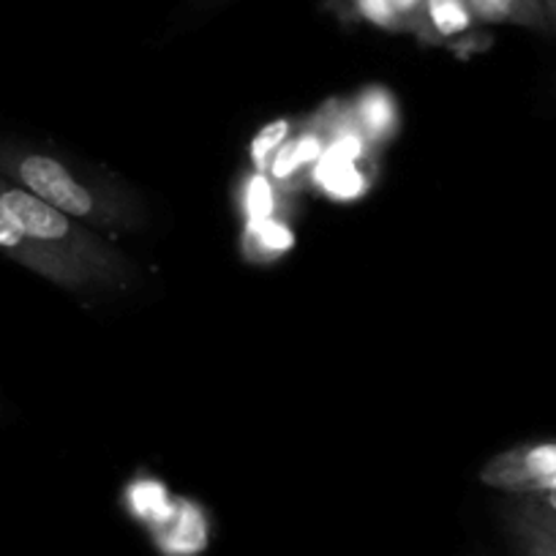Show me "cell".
Segmentation results:
<instances>
[{
	"label": "cell",
	"mask_w": 556,
	"mask_h": 556,
	"mask_svg": "<svg viewBox=\"0 0 556 556\" xmlns=\"http://www.w3.org/2000/svg\"><path fill=\"white\" fill-rule=\"evenodd\" d=\"M0 178L12 180L85 227L131 229L146 222V211L137 197L123 189L88 184L61 159L34 148L0 142Z\"/></svg>",
	"instance_id": "obj_1"
},
{
	"label": "cell",
	"mask_w": 556,
	"mask_h": 556,
	"mask_svg": "<svg viewBox=\"0 0 556 556\" xmlns=\"http://www.w3.org/2000/svg\"><path fill=\"white\" fill-rule=\"evenodd\" d=\"M0 202L9 207L14 222L25 232L34 235L36 240L90 265L96 273L104 276V281L110 287H126L128 273H131L128 260L115 245H110L104 238L93 235V229L85 227L83 222L66 216L58 207L47 205L45 200L34 197L30 191L20 189V186H14L7 178H0Z\"/></svg>",
	"instance_id": "obj_2"
},
{
	"label": "cell",
	"mask_w": 556,
	"mask_h": 556,
	"mask_svg": "<svg viewBox=\"0 0 556 556\" xmlns=\"http://www.w3.org/2000/svg\"><path fill=\"white\" fill-rule=\"evenodd\" d=\"M0 254L28 267L36 276L47 278L63 290H88V287H110L101 273L52 245L41 243L34 235L25 232L9 207L0 202Z\"/></svg>",
	"instance_id": "obj_3"
},
{
	"label": "cell",
	"mask_w": 556,
	"mask_h": 556,
	"mask_svg": "<svg viewBox=\"0 0 556 556\" xmlns=\"http://www.w3.org/2000/svg\"><path fill=\"white\" fill-rule=\"evenodd\" d=\"M480 480L489 489L505 491L513 496H534L556 491V440L529 442L496 453L483 469Z\"/></svg>",
	"instance_id": "obj_4"
},
{
	"label": "cell",
	"mask_w": 556,
	"mask_h": 556,
	"mask_svg": "<svg viewBox=\"0 0 556 556\" xmlns=\"http://www.w3.org/2000/svg\"><path fill=\"white\" fill-rule=\"evenodd\" d=\"M475 25L478 20L469 12L467 0H426L415 36L424 41H456L458 36H467Z\"/></svg>",
	"instance_id": "obj_5"
},
{
	"label": "cell",
	"mask_w": 556,
	"mask_h": 556,
	"mask_svg": "<svg viewBox=\"0 0 556 556\" xmlns=\"http://www.w3.org/2000/svg\"><path fill=\"white\" fill-rule=\"evenodd\" d=\"M469 12L478 23L523 25V28H551L543 3L534 0H467Z\"/></svg>",
	"instance_id": "obj_6"
},
{
	"label": "cell",
	"mask_w": 556,
	"mask_h": 556,
	"mask_svg": "<svg viewBox=\"0 0 556 556\" xmlns=\"http://www.w3.org/2000/svg\"><path fill=\"white\" fill-rule=\"evenodd\" d=\"M325 151H328V137H325L323 128H312V131H303L301 137L287 139L285 146L278 148L267 169L276 180H290L298 169L317 162Z\"/></svg>",
	"instance_id": "obj_7"
},
{
	"label": "cell",
	"mask_w": 556,
	"mask_h": 556,
	"mask_svg": "<svg viewBox=\"0 0 556 556\" xmlns=\"http://www.w3.org/2000/svg\"><path fill=\"white\" fill-rule=\"evenodd\" d=\"M355 121L361 126L363 137L371 146H379L388 139V134L395 128V104L390 99L388 90L382 88H368L361 96V104L355 106Z\"/></svg>",
	"instance_id": "obj_8"
},
{
	"label": "cell",
	"mask_w": 556,
	"mask_h": 556,
	"mask_svg": "<svg viewBox=\"0 0 556 556\" xmlns=\"http://www.w3.org/2000/svg\"><path fill=\"white\" fill-rule=\"evenodd\" d=\"M290 121H276L267 123V126L256 134L254 142H251V159H254L256 164V173H265V169L270 167L278 148L285 146L287 137H290Z\"/></svg>",
	"instance_id": "obj_9"
},
{
	"label": "cell",
	"mask_w": 556,
	"mask_h": 556,
	"mask_svg": "<svg viewBox=\"0 0 556 556\" xmlns=\"http://www.w3.org/2000/svg\"><path fill=\"white\" fill-rule=\"evenodd\" d=\"M319 180L328 186V191L333 194H344V197H355L361 194L363 189V178L357 175L355 162H346V159L336 156V167H328L325 173H319Z\"/></svg>",
	"instance_id": "obj_10"
},
{
	"label": "cell",
	"mask_w": 556,
	"mask_h": 556,
	"mask_svg": "<svg viewBox=\"0 0 556 556\" xmlns=\"http://www.w3.org/2000/svg\"><path fill=\"white\" fill-rule=\"evenodd\" d=\"M355 9L361 12L363 20L379 25L384 30H401L399 20L393 14V3L390 0H355Z\"/></svg>",
	"instance_id": "obj_11"
},
{
	"label": "cell",
	"mask_w": 556,
	"mask_h": 556,
	"mask_svg": "<svg viewBox=\"0 0 556 556\" xmlns=\"http://www.w3.org/2000/svg\"><path fill=\"white\" fill-rule=\"evenodd\" d=\"M390 3H393V14L395 20H399V28L415 34L417 23H420V14H424L426 0H390Z\"/></svg>",
	"instance_id": "obj_12"
},
{
	"label": "cell",
	"mask_w": 556,
	"mask_h": 556,
	"mask_svg": "<svg viewBox=\"0 0 556 556\" xmlns=\"http://www.w3.org/2000/svg\"><path fill=\"white\" fill-rule=\"evenodd\" d=\"M270 207V191H267L265 180L256 175L249 186V194H245V211H249L251 218H262Z\"/></svg>",
	"instance_id": "obj_13"
},
{
	"label": "cell",
	"mask_w": 556,
	"mask_h": 556,
	"mask_svg": "<svg viewBox=\"0 0 556 556\" xmlns=\"http://www.w3.org/2000/svg\"><path fill=\"white\" fill-rule=\"evenodd\" d=\"M521 513H532V516L556 518V491H545V494L521 496Z\"/></svg>",
	"instance_id": "obj_14"
},
{
	"label": "cell",
	"mask_w": 556,
	"mask_h": 556,
	"mask_svg": "<svg viewBox=\"0 0 556 556\" xmlns=\"http://www.w3.org/2000/svg\"><path fill=\"white\" fill-rule=\"evenodd\" d=\"M516 523H521V527L532 529L534 534H540V538L548 540L551 545H556V518H543V516H532V513H521V510H518Z\"/></svg>",
	"instance_id": "obj_15"
},
{
	"label": "cell",
	"mask_w": 556,
	"mask_h": 556,
	"mask_svg": "<svg viewBox=\"0 0 556 556\" xmlns=\"http://www.w3.org/2000/svg\"><path fill=\"white\" fill-rule=\"evenodd\" d=\"M516 532L523 543V554L527 556H556V545H551L548 540H543L540 534H534L532 529L516 523Z\"/></svg>",
	"instance_id": "obj_16"
},
{
	"label": "cell",
	"mask_w": 556,
	"mask_h": 556,
	"mask_svg": "<svg viewBox=\"0 0 556 556\" xmlns=\"http://www.w3.org/2000/svg\"><path fill=\"white\" fill-rule=\"evenodd\" d=\"M545 14H548L551 25H556V0H545Z\"/></svg>",
	"instance_id": "obj_17"
},
{
	"label": "cell",
	"mask_w": 556,
	"mask_h": 556,
	"mask_svg": "<svg viewBox=\"0 0 556 556\" xmlns=\"http://www.w3.org/2000/svg\"><path fill=\"white\" fill-rule=\"evenodd\" d=\"M534 3H543V7H545V0H534Z\"/></svg>",
	"instance_id": "obj_18"
}]
</instances>
